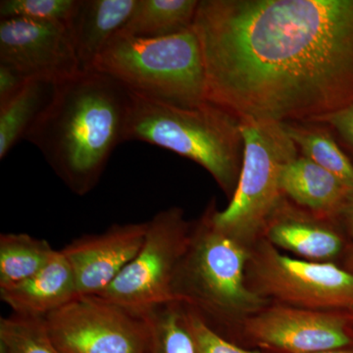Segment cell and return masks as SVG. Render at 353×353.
Here are the masks:
<instances>
[{"label": "cell", "mask_w": 353, "mask_h": 353, "mask_svg": "<svg viewBox=\"0 0 353 353\" xmlns=\"http://www.w3.org/2000/svg\"><path fill=\"white\" fill-rule=\"evenodd\" d=\"M29 80L17 70L0 64V104L17 94Z\"/></svg>", "instance_id": "cell-26"}, {"label": "cell", "mask_w": 353, "mask_h": 353, "mask_svg": "<svg viewBox=\"0 0 353 353\" xmlns=\"http://www.w3.org/2000/svg\"><path fill=\"white\" fill-rule=\"evenodd\" d=\"M129 94L125 141H143L189 158L232 199L245 155L241 119L210 102L180 108Z\"/></svg>", "instance_id": "cell-3"}, {"label": "cell", "mask_w": 353, "mask_h": 353, "mask_svg": "<svg viewBox=\"0 0 353 353\" xmlns=\"http://www.w3.org/2000/svg\"><path fill=\"white\" fill-rule=\"evenodd\" d=\"M245 245L213 226L208 209L190 232L187 252L176 271L174 296L202 318L226 320L263 307V296L245 285Z\"/></svg>", "instance_id": "cell-5"}, {"label": "cell", "mask_w": 353, "mask_h": 353, "mask_svg": "<svg viewBox=\"0 0 353 353\" xmlns=\"http://www.w3.org/2000/svg\"><path fill=\"white\" fill-rule=\"evenodd\" d=\"M299 154L333 174L353 190V165L328 128L319 122L281 123Z\"/></svg>", "instance_id": "cell-19"}, {"label": "cell", "mask_w": 353, "mask_h": 353, "mask_svg": "<svg viewBox=\"0 0 353 353\" xmlns=\"http://www.w3.org/2000/svg\"><path fill=\"white\" fill-rule=\"evenodd\" d=\"M92 70L153 101L180 108L208 102L205 67L194 28L157 39L118 32Z\"/></svg>", "instance_id": "cell-4"}, {"label": "cell", "mask_w": 353, "mask_h": 353, "mask_svg": "<svg viewBox=\"0 0 353 353\" xmlns=\"http://www.w3.org/2000/svg\"><path fill=\"white\" fill-rule=\"evenodd\" d=\"M57 250L28 234H0V289L24 282L44 268Z\"/></svg>", "instance_id": "cell-20"}, {"label": "cell", "mask_w": 353, "mask_h": 353, "mask_svg": "<svg viewBox=\"0 0 353 353\" xmlns=\"http://www.w3.org/2000/svg\"><path fill=\"white\" fill-rule=\"evenodd\" d=\"M181 304L183 322L194 343V353H260L243 350L225 340L199 313Z\"/></svg>", "instance_id": "cell-24"}, {"label": "cell", "mask_w": 353, "mask_h": 353, "mask_svg": "<svg viewBox=\"0 0 353 353\" xmlns=\"http://www.w3.org/2000/svg\"><path fill=\"white\" fill-rule=\"evenodd\" d=\"M2 301L13 314L46 318L50 313L79 297L71 265L61 250H57L44 268L36 275L12 287L0 289Z\"/></svg>", "instance_id": "cell-14"}, {"label": "cell", "mask_w": 353, "mask_h": 353, "mask_svg": "<svg viewBox=\"0 0 353 353\" xmlns=\"http://www.w3.org/2000/svg\"><path fill=\"white\" fill-rule=\"evenodd\" d=\"M280 185L294 205L334 223L353 192L340 179L301 154L285 165Z\"/></svg>", "instance_id": "cell-15"}, {"label": "cell", "mask_w": 353, "mask_h": 353, "mask_svg": "<svg viewBox=\"0 0 353 353\" xmlns=\"http://www.w3.org/2000/svg\"><path fill=\"white\" fill-rule=\"evenodd\" d=\"M79 0H2L0 18L68 23L75 12Z\"/></svg>", "instance_id": "cell-23"}, {"label": "cell", "mask_w": 353, "mask_h": 353, "mask_svg": "<svg viewBox=\"0 0 353 353\" xmlns=\"http://www.w3.org/2000/svg\"><path fill=\"white\" fill-rule=\"evenodd\" d=\"M199 0H138L119 32L136 38L157 39L192 29Z\"/></svg>", "instance_id": "cell-17"}, {"label": "cell", "mask_w": 353, "mask_h": 353, "mask_svg": "<svg viewBox=\"0 0 353 353\" xmlns=\"http://www.w3.org/2000/svg\"><path fill=\"white\" fill-rule=\"evenodd\" d=\"M0 64L53 83L82 71L66 23L25 18L0 21Z\"/></svg>", "instance_id": "cell-11"}, {"label": "cell", "mask_w": 353, "mask_h": 353, "mask_svg": "<svg viewBox=\"0 0 353 353\" xmlns=\"http://www.w3.org/2000/svg\"><path fill=\"white\" fill-rule=\"evenodd\" d=\"M253 290L285 305L353 312V273L333 263L290 259L264 241L250 256Z\"/></svg>", "instance_id": "cell-9"}, {"label": "cell", "mask_w": 353, "mask_h": 353, "mask_svg": "<svg viewBox=\"0 0 353 353\" xmlns=\"http://www.w3.org/2000/svg\"><path fill=\"white\" fill-rule=\"evenodd\" d=\"M208 101L241 120L311 122L353 104V0H201Z\"/></svg>", "instance_id": "cell-1"}, {"label": "cell", "mask_w": 353, "mask_h": 353, "mask_svg": "<svg viewBox=\"0 0 353 353\" xmlns=\"http://www.w3.org/2000/svg\"><path fill=\"white\" fill-rule=\"evenodd\" d=\"M245 332L260 347L284 353L353 347V312L273 306L250 315Z\"/></svg>", "instance_id": "cell-10"}, {"label": "cell", "mask_w": 353, "mask_h": 353, "mask_svg": "<svg viewBox=\"0 0 353 353\" xmlns=\"http://www.w3.org/2000/svg\"><path fill=\"white\" fill-rule=\"evenodd\" d=\"M138 0H79L67 23L82 71L92 70L95 60L125 27Z\"/></svg>", "instance_id": "cell-16"}, {"label": "cell", "mask_w": 353, "mask_h": 353, "mask_svg": "<svg viewBox=\"0 0 353 353\" xmlns=\"http://www.w3.org/2000/svg\"><path fill=\"white\" fill-rule=\"evenodd\" d=\"M311 122L322 123L328 128L353 165V104Z\"/></svg>", "instance_id": "cell-25"}, {"label": "cell", "mask_w": 353, "mask_h": 353, "mask_svg": "<svg viewBox=\"0 0 353 353\" xmlns=\"http://www.w3.org/2000/svg\"><path fill=\"white\" fill-rule=\"evenodd\" d=\"M313 353H353V347L341 348V350H326V352Z\"/></svg>", "instance_id": "cell-29"}, {"label": "cell", "mask_w": 353, "mask_h": 353, "mask_svg": "<svg viewBox=\"0 0 353 353\" xmlns=\"http://www.w3.org/2000/svg\"><path fill=\"white\" fill-rule=\"evenodd\" d=\"M64 353H150V313L139 314L99 296H79L44 318Z\"/></svg>", "instance_id": "cell-8"}, {"label": "cell", "mask_w": 353, "mask_h": 353, "mask_svg": "<svg viewBox=\"0 0 353 353\" xmlns=\"http://www.w3.org/2000/svg\"><path fill=\"white\" fill-rule=\"evenodd\" d=\"M148 223L138 254L108 289L97 294L139 314L176 303L174 281L192 232L179 208L160 211Z\"/></svg>", "instance_id": "cell-7"}, {"label": "cell", "mask_w": 353, "mask_h": 353, "mask_svg": "<svg viewBox=\"0 0 353 353\" xmlns=\"http://www.w3.org/2000/svg\"><path fill=\"white\" fill-rule=\"evenodd\" d=\"M345 269L353 273V243H350L345 254Z\"/></svg>", "instance_id": "cell-28"}, {"label": "cell", "mask_w": 353, "mask_h": 353, "mask_svg": "<svg viewBox=\"0 0 353 353\" xmlns=\"http://www.w3.org/2000/svg\"><path fill=\"white\" fill-rule=\"evenodd\" d=\"M129 90L95 70L55 85L54 92L26 141L72 192L85 196L97 187L109 158L125 141Z\"/></svg>", "instance_id": "cell-2"}, {"label": "cell", "mask_w": 353, "mask_h": 353, "mask_svg": "<svg viewBox=\"0 0 353 353\" xmlns=\"http://www.w3.org/2000/svg\"><path fill=\"white\" fill-rule=\"evenodd\" d=\"M148 223L114 224L106 231L85 234L61 252L75 275L79 296H97L138 254L145 241Z\"/></svg>", "instance_id": "cell-12"}, {"label": "cell", "mask_w": 353, "mask_h": 353, "mask_svg": "<svg viewBox=\"0 0 353 353\" xmlns=\"http://www.w3.org/2000/svg\"><path fill=\"white\" fill-rule=\"evenodd\" d=\"M57 83L30 79L17 94L0 104V159L17 145L50 103Z\"/></svg>", "instance_id": "cell-18"}, {"label": "cell", "mask_w": 353, "mask_h": 353, "mask_svg": "<svg viewBox=\"0 0 353 353\" xmlns=\"http://www.w3.org/2000/svg\"><path fill=\"white\" fill-rule=\"evenodd\" d=\"M152 328L150 353H194V343L183 322L180 303L166 304L150 313Z\"/></svg>", "instance_id": "cell-22"}, {"label": "cell", "mask_w": 353, "mask_h": 353, "mask_svg": "<svg viewBox=\"0 0 353 353\" xmlns=\"http://www.w3.org/2000/svg\"><path fill=\"white\" fill-rule=\"evenodd\" d=\"M0 352L64 353L50 338L44 318L16 314L0 320Z\"/></svg>", "instance_id": "cell-21"}, {"label": "cell", "mask_w": 353, "mask_h": 353, "mask_svg": "<svg viewBox=\"0 0 353 353\" xmlns=\"http://www.w3.org/2000/svg\"><path fill=\"white\" fill-rule=\"evenodd\" d=\"M241 121L245 155L238 187L225 210L208 209L216 229L248 245L264 233L284 199L281 174L299 152L281 123Z\"/></svg>", "instance_id": "cell-6"}, {"label": "cell", "mask_w": 353, "mask_h": 353, "mask_svg": "<svg viewBox=\"0 0 353 353\" xmlns=\"http://www.w3.org/2000/svg\"><path fill=\"white\" fill-rule=\"evenodd\" d=\"M336 224L340 227L347 239L353 240V192L336 217Z\"/></svg>", "instance_id": "cell-27"}, {"label": "cell", "mask_w": 353, "mask_h": 353, "mask_svg": "<svg viewBox=\"0 0 353 353\" xmlns=\"http://www.w3.org/2000/svg\"><path fill=\"white\" fill-rule=\"evenodd\" d=\"M273 245L304 259L332 260L345 254L347 238L332 221L321 219L283 199L265 228Z\"/></svg>", "instance_id": "cell-13"}]
</instances>
